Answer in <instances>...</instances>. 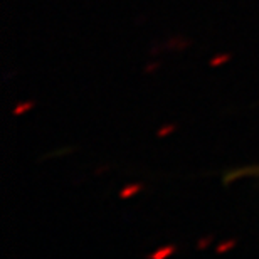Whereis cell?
<instances>
[{
	"instance_id": "1",
	"label": "cell",
	"mask_w": 259,
	"mask_h": 259,
	"mask_svg": "<svg viewBox=\"0 0 259 259\" xmlns=\"http://www.w3.org/2000/svg\"><path fill=\"white\" fill-rule=\"evenodd\" d=\"M241 177H259V165H249V167H246V168L229 170V172H226L224 177H222V184L229 185L234 182L236 179H241Z\"/></svg>"
},
{
	"instance_id": "2",
	"label": "cell",
	"mask_w": 259,
	"mask_h": 259,
	"mask_svg": "<svg viewBox=\"0 0 259 259\" xmlns=\"http://www.w3.org/2000/svg\"><path fill=\"white\" fill-rule=\"evenodd\" d=\"M138 190H142V185L140 184H133V185H128V187H125L120 192V197L121 199H126V197H132L138 192Z\"/></svg>"
},
{
	"instance_id": "3",
	"label": "cell",
	"mask_w": 259,
	"mask_h": 259,
	"mask_svg": "<svg viewBox=\"0 0 259 259\" xmlns=\"http://www.w3.org/2000/svg\"><path fill=\"white\" fill-rule=\"evenodd\" d=\"M174 251H175V247H174V246H167L165 249H158L157 252L150 254V257H153V259H163V257H167L168 254H172Z\"/></svg>"
},
{
	"instance_id": "4",
	"label": "cell",
	"mask_w": 259,
	"mask_h": 259,
	"mask_svg": "<svg viewBox=\"0 0 259 259\" xmlns=\"http://www.w3.org/2000/svg\"><path fill=\"white\" fill-rule=\"evenodd\" d=\"M30 108H32V103H22V105H19V106L14 108V115H22V113L30 110Z\"/></svg>"
},
{
	"instance_id": "5",
	"label": "cell",
	"mask_w": 259,
	"mask_h": 259,
	"mask_svg": "<svg viewBox=\"0 0 259 259\" xmlns=\"http://www.w3.org/2000/svg\"><path fill=\"white\" fill-rule=\"evenodd\" d=\"M231 56L229 54H222V56H217V58H214L210 61V66H219L222 63H226V61H229Z\"/></svg>"
},
{
	"instance_id": "6",
	"label": "cell",
	"mask_w": 259,
	"mask_h": 259,
	"mask_svg": "<svg viewBox=\"0 0 259 259\" xmlns=\"http://www.w3.org/2000/svg\"><path fill=\"white\" fill-rule=\"evenodd\" d=\"M236 242L234 241H227V242H222L221 246H217V252H226V251H229L232 246H234Z\"/></svg>"
},
{
	"instance_id": "7",
	"label": "cell",
	"mask_w": 259,
	"mask_h": 259,
	"mask_svg": "<svg viewBox=\"0 0 259 259\" xmlns=\"http://www.w3.org/2000/svg\"><path fill=\"white\" fill-rule=\"evenodd\" d=\"M72 148H63V150H58V152H53V153H49V155H46V157L42 158H49V157H59V155H64V153H69Z\"/></svg>"
},
{
	"instance_id": "8",
	"label": "cell",
	"mask_w": 259,
	"mask_h": 259,
	"mask_svg": "<svg viewBox=\"0 0 259 259\" xmlns=\"http://www.w3.org/2000/svg\"><path fill=\"white\" fill-rule=\"evenodd\" d=\"M174 130H175L174 125H168V126H165V128H162V130H158V137H165V135L170 133V132H174Z\"/></svg>"
},
{
	"instance_id": "9",
	"label": "cell",
	"mask_w": 259,
	"mask_h": 259,
	"mask_svg": "<svg viewBox=\"0 0 259 259\" xmlns=\"http://www.w3.org/2000/svg\"><path fill=\"white\" fill-rule=\"evenodd\" d=\"M209 242H210V237H207V239H204V241H199V249H204V247H207Z\"/></svg>"
}]
</instances>
